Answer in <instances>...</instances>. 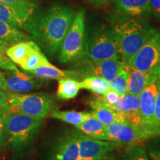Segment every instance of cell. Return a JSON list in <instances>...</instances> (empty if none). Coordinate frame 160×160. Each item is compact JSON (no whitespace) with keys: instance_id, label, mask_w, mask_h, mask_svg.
I'll list each match as a JSON object with an SVG mask.
<instances>
[{"instance_id":"8","label":"cell","mask_w":160,"mask_h":160,"mask_svg":"<svg viewBox=\"0 0 160 160\" xmlns=\"http://www.w3.org/2000/svg\"><path fill=\"white\" fill-rule=\"evenodd\" d=\"M128 65L157 76L160 68V31H155Z\"/></svg>"},{"instance_id":"37","label":"cell","mask_w":160,"mask_h":160,"mask_svg":"<svg viewBox=\"0 0 160 160\" xmlns=\"http://www.w3.org/2000/svg\"><path fill=\"white\" fill-rule=\"evenodd\" d=\"M88 1L91 2L95 6H101L105 5L109 0H88Z\"/></svg>"},{"instance_id":"36","label":"cell","mask_w":160,"mask_h":160,"mask_svg":"<svg viewBox=\"0 0 160 160\" xmlns=\"http://www.w3.org/2000/svg\"><path fill=\"white\" fill-rule=\"evenodd\" d=\"M0 89L2 90V91L5 92H8L7 88H6V84H5V75H4V72L1 68H0Z\"/></svg>"},{"instance_id":"5","label":"cell","mask_w":160,"mask_h":160,"mask_svg":"<svg viewBox=\"0 0 160 160\" xmlns=\"http://www.w3.org/2000/svg\"><path fill=\"white\" fill-rule=\"evenodd\" d=\"M85 53L92 62L120 60L119 47L111 27H102L85 39Z\"/></svg>"},{"instance_id":"34","label":"cell","mask_w":160,"mask_h":160,"mask_svg":"<svg viewBox=\"0 0 160 160\" xmlns=\"http://www.w3.org/2000/svg\"><path fill=\"white\" fill-rule=\"evenodd\" d=\"M0 109L4 111H8L11 110V105L8 102L7 92L0 89Z\"/></svg>"},{"instance_id":"33","label":"cell","mask_w":160,"mask_h":160,"mask_svg":"<svg viewBox=\"0 0 160 160\" xmlns=\"http://www.w3.org/2000/svg\"><path fill=\"white\" fill-rule=\"evenodd\" d=\"M5 111L0 109V147L6 148L5 137Z\"/></svg>"},{"instance_id":"29","label":"cell","mask_w":160,"mask_h":160,"mask_svg":"<svg viewBox=\"0 0 160 160\" xmlns=\"http://www.w3.org/2000/svg\"><path fill=\"white\" fill-rule=\"evenodd\" d=\"M145 147L149 160H160V136L147 140Z\"/></svg>"},{"instance_id":"4","label":"cell","mask_w":160,"mask_h":160,"mask_svg":"<svg viewBox=\"0 0 160 160\" xmlns=\"http://www.w3.org/2000/svg\"><path fill=\"white\" fill-rule=\"evenodd\" d=\"M10 111H17L31 117L45 119L53 110L56 102L53 95L47 93H16L7 92Z\"/></svg>"},{"instance_id":"26","label":"cell","mask_w":160,"mask_h":160,"mask_svg":"<svg viewBox=\"0 0 160 160\" xmlns=\"http://www.w3.org/2000/svg\"><path fill=\"white\" fill-rule=\"evenodd\" d=\"M117 160H149L145 145H138L124 148L117 156Z\"/></svg>"},{"instance_id":"13","label":"cell","mask_w":160,"mask_h":160,"mask_svg":"<svg viewBox=\"0 0 160 160\" xmlns=\"http://www.w3.org/2000/svg\"><path fill=\"white\" fill-rule=\"evenodd\" d=\"M7 91L16 93H26L39 88L42 82L29 73L19 71H4Z\"/></svg>"},{"instance_id":"7","label":"cell","mask_w":160,"mask_h":160,"mask_svg":"<svg viewBox=\"0 0 160 160\" xmlns=\"http://www.w3.org/2000/svg\"><path fill=\"white\" fill-rule=\"evenodd\" d=\"M79 160H117L115 152L121 149L118 144L90 138L78 131Z\"/></svg>"},{"instance_id":"20","label":"cell","mask_w":160,"mask_h":160,"mask_svg":"<svg viewBox=\"0 0 160 160\" xmlns=\"http://www.w3.org/2000/svg\"><path fill=\"white\" fill-rule=\"evenodd\" d=\"M34 77L42 79H57L71 78V79H79L82 77L78 71H69V70H61L52 64L44 65L37 68L33 71L28 72Z\"/></svg>"},{"instance_id":"17","label":"cell","mask_w":160,"mask_h":160,"mask_svg":"<svg viewBox=\"0 0 160 160\" xmlns=\"http://www.w3.org/2000/svg\"><path fill=\"white\" fill-rule=\"evenodd\" d=\"M124 68L128 75V93L139 96L146 87L155 82L157 76L148 72L136 69L130 65L125 64Z\"/></svg>"},{"instance_id":"24","label":"cell","mask_w":160,"mask_h":160,"mask_svg":"<svg viewBox=\"0 0 160 160\" xmlns=\"http://www.w3.org/2000/svg\"><path fill=\"white\" fill-rule=\"evenodd\" d=\"M89 112H82L76 111H57L53 110L51 113V117L59 120L70 125H74L76 128L85 120Z\"/></svg>"},{"instance_id":"30","label":"cell","mask_w":160,"mask_h":160,"mask_svg":"<svg viewBox=\"0 0 160 160\" xmlns=\"http://www.w3.org/2000/svg\"><path fill=\"white\" fill-rule=\"evenodd\" d=\"M7 48L0 45V68L3 71H16L17 66L6 55Z\"/></svg>"},{"instance_id":"19","label":"cell","mask_w":160,"mask_h":160,"mask_svg":"<svg viewBox=\"0 0 160 160\" xmlns=\"http://www.w3.org/2000/svg\"><path fill=\"white\" fill-rule=\"evenodd\" d=\"M77 128L83 134L92 139L109 141L106 125L102 123L97 118L91 116L90 112L88 117L77 126Z\"/></svg>"},{"instance_id":"39","label":"cell","mask_w":160,"mask_h":160,"mask_svg":"<svg viewBox=\"0 0 160 160\" xmlns=\"http://www.w3.org/2000/svg\"><path fill=\"white\" fill-rule=\"evenodd\" d=\"M157 82H160V68L159 70V71H158L157 74V80H156Z\"/></svg>"},{"instance_id":"11","label":"cell","mask_w":160,"mask_h":160,"mask_svg":"<svg viewBox=\"0 0 160 160\" xmlns=\"http://www.w3.org/2000/svg\"><path fill=\"white\" fill-rule=\"evenodd\" d=\"M157 93V85L155 82L146 87L139 95L141 128L148 139L155 137L154 111Z\"/></svg>"},{"instance_id":"9","label":"cell","mask_w":160,"mask_h":160,"mask_svg":"<svg viewBox=\"0 0 160 160\" xmlns=\"http://www.w3.org/2000/svg\"><path fill=\"white\" fill-rule=\"evenodd\" d=\"M36 8L37 5L33 1L0 2V20L24 29L35 14Z\"/></svg>"},{"instance_id":"35","label":"cell","mask_w":160,"mask_h":160,"mask_svg":"<svg viewBox=\"0 0 160 160\" xmlns=\"http://www.w3.org/2000/svg\"><path fill=\"white\" fill-rule=\"evenodd\" d=\"M151 9V14L160 22V0H149Z\"/></svg>"},{"instance_id":"16","label":"cell","mask_w":160,"mask_h":160,"mask_svg":"<svg viewBox=\"0 0 160 160\" xmlns=\"http://www.w3.org/2000/svg\"><path fill=\"white\" fill-rule=\"evenodd\" d=\"M116 11L120 15L145 18L151 15L149 0H111Z\"/></svg>"},{"instance_id":"21","label":"cell","mask_w":160,"mask_h":160,"mask_svg":"<svg viewBox=\"0 0 160 160\" xmlns=\"http://www.w3.org/2000/svg\"><path fill=\"white\" fill-rule=\"evenodd\" d=\"M40 48L32 40L19 42L7 48L6 55L15 65H20L31 54L34 50Z\"/></svg>"},{"instance_id":"40","label":"cell","mask_w":160,"mask_h":160,"mask_svg":"<svg viewBox=\"0 0 160 160\" xmlns=\"http://www.w3.org/2000/svg\"><path fill=\"white\" fill-rule=\"evenodd\" d=\"M1 148H2L0 147V155H1V153H2V151H1Z\"/></svg>"},{"instance_id":"1","label":"cell","mask_w":160,"mask_h":160,"mask_svg":"<svg viewBox=\"0 0 160 160\" xmlns=\"http://www.w3.org/2000/svg\"><path fill=\"white\" fill-rule=\"evenodd\" d=\"M74 17V12L69 8L53 6L35 13L24 30L28 32L39 47L53 55L59 51Z\"/></svg>"},{"instance_id":"22","label":"cell","mask_w":160,"mask_h":160,"mask_svg":"<svg viewBox=\"0 0 160 160\" xmlns=\"http://www.w3.org/2000/svg\"><path fill=\"white\" fill-rule=\"evenodd\" d=\"M31 40L27 33L19 28L0 20V45L8 48L19 42Z\"/></svg>"},{"instance_id":"27","label":"cell","mask_w":160,"mask_h":160,"mask_svg":"<svg viewBox=\"0 0 160 160\" xmlns=\"http://www.w3.org/2000/svg\"><path fill=\"white\" fill-rule=\"evenodd\" d=\"M51 64L48 59L40 51V48H37L32 52L31 54L19 65V67L25 72H30L41 66L48 65Z\"/></svg>"},{"instance_id":"10","label":"cell","mask_w":160,"mask_h":160,"mask_svg":"<svg viewBox=\"0 0 160 160\" xmlns=\"http://www.w3.org/2000/svg\"><path fill=\"white\" fill-rule=\"evenodd\" d=\"M109 141L118 144L122 148L142 145L148 140L139 126L127 122H113L106 126Z\"/></svg>"},{"instance_id":"14","label":"cell","mask_w":160,"mask_h":160,"mask_svg":"<svg viewBox=\"0 0 160 160\" xmlns=\"http://www.w3.org/2000/svg\"><path fill=\"white\" fill-rule=\"evenodd\" d=\"M124 66L125 63L122 60L109 59L102 62H92L78 71L83 79L87 77H97L110 82Z\"/></svg>"},{"instance_id":"28","label":"cell","mask_w":160,"mask_h":160,"mask_svg":"<svg viewBox=\"0 0 160 160\" xmlns=\"http://www.w3.org/2000/svg\"><path fill=\"white\" fill-rule=\"evenodd\" d=\"M109 85L111 88L117 92L120 97L127 94L128 90V75L124 68L110 82Z\"/></svg>"},{"instance_id":"18","label":"cell","mask_w":160,"mask_h":160,"mask_svg":"<svg viewBox=\"0 0 160 160\" xmlns=\"http://www.w3.org/2000/svg\"><path fill=\"white\" fill-rule=\"evenodd\" d=\"M89 105L93 109V111L90 112L91 115L97 118L105 125H109L117 122H123L119 113L111 108L108 105L103 103L99 99L98 96L90 100Z\"/></svg>"},{"instance_id":"38","label":"cell","mask_w":160,"mask_h":160,"mask_svg":"<svg viewBox=\"0 0 160 160\" xmlns=\"http://www.w3.org/2000/svg\"><path fill=\"white\" fill-rule=\"evenodd\" d=\"M21 1L36 2L37 0H0V2H21Z\"/></svg>"},{"instance_id":"32","label":"cell","mask_w":160,"mask_h":160,"mask_svg":"<svg viewBox=\"0 0 160 160\" xmlns=\"http://www.w3.org/2000/svg\"><path fill=\"white\" fill-rule=\"evenodd\" d=\"M99 99L106 105H113L119 100L120 96L113 89L110 88L105 94L98 96Z\"/></svg>"},{"instance_id":"3","label":"cell","mask_w":160,"mask_h":160,"mask_svg":"<svg viewBox=\"0 0 160 160\" xmlns=\"http://www.w3.org/2000/svg\"><path fill=\"white\" fill-rule=\"evenodd\" d=\"M4 117L6 147L17 152L24 151L33 143L44 120L13 111H5Z\"/></svg>"},{"instance_id":"12","label":"cell","mask_w":160,"mask_h":160,"mask_svg":"<svg viewBox=\"0 0 160 160\" xmlns=\"http://www.w3.org/2000/svg\"><path fill=\"white\" fill-rule=\"evenodd\" d=\"M79 149L77 130L65 131L50 150L48 160H79Z\"/></svg>"},{"instance_id":"31","label":"cell","mask_w":160,"mask_h":160,"mask_svg":"<svg viewBox=\"0 0 160 160\" xmlns=\"http://www.w3.org/2000/svg\"><path fill=\"white\" fill-rule=\"evenodd\" d=\"M158 93L156 99L154 111V134L155 137L160 136V82H157Z\"/></svg>"},{"instance_id":"6","label":"cell","mask_w":160,"mask_h":160,"mask_svg":"<svg viewBox=\"0 0 160 160\" xmlns=\"http://www.w3.org/2000/svg\"><path fill=\"white\" fill-rule=\"evenodd\" d=\"M85 13L83 11H79L75 15L62 42L59 61L62 63H69L81 59L85 54Z\"/></svg>"},{"instance_id":"23","label":"cell","mask_w":160,"mask_h":160,"mask_svg":"<svg viewBox=\"0 0 160 160\" xmlns=\"http://www.w3.org/2000/svg\"><path fill=\"white\" fill-rule=\"evenodd\" d=\"M80 89V84L78 80L71 78H64L58 80L56 94L59 99H72L77 97Z\"/></svg>"},{"instance_id":"2","label":"cell","mask_w":160,"mask_h":160,"mask_svg":"<svg viewBox=\"0 0 160 160\" xmlns=\"http://www.w3.org/2000/svg\"><path fill=\"white\" fill-rule=\"evenodd\" d=\"M111 27L117 38L120 59L127 65L156 31L142 18L120 14L112 19Z\"/></svg>"},{"instance_id":"15","label":"cell","mask_w":160,"mask_h":160,"mask_svg":"<svg viewBox=\"0 0 160 160\" xmlns=\"http://www.w3.org/2000/svg\"><path fill=\"white\" fill-rule=\"evenodd\" d=\"M108 105L119 113L123 122L130 123L141 128L139 96L127 93L120 97L115 104Z\"/></svg>"},{"instance_id":"25","label":"cell","mask_w":160,"mask_h":160,"mask_svg":"<svg viewBox=\"0 0 160 160\" xmlns=\"http://www.w3.org/2000/svg\"><path fill=\"white\" fill-rule=\"evenodd\" d=\"M80 88L88 90L98 95H103L111 88L109 82L97 77H87L79 82Z\"/></svg>"}]
</instances>
